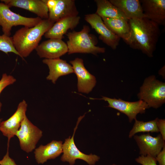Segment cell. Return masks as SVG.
Listing matches in <instances>:
<instances>
[{"label": "cell", "instance_id": "cell-1", "mask_svg": "<svg viewBox=\"0 0 165 165\" xmlns=\"http://www.w3.org/2000/svg\"><path fill=\"white\" fill-rule=\"evenodd\" d=\"M128 23L130 36L127 44L148 57H152L160 35L159 25L145 17L131 19Z\"/></svg>", "mask_w": 165, "mask_h": 165}, {"label": "cell", "instance_id": "cell-2", "mask_svg": "<svg viewBox=\"0 0 165 165\" xmlns=\"http://www.w3.org/2000/svg\"><path fill=\"white\" fill-rule=\"evenodd\" d=\"M54 23L48 19H42L33 27H24L16 32L12 37L13 44L21 58L28 57L35 50L42 36Z\"/></svg>", "mask_w": 165, "mask_h": 165}, {"label": "cell", "instance_id": "cell-3", "mask_svg": "<svg viewBox=\"0 0 165 165\" xmlns=\"http://www.w3.org/2000/svg\"><path fill=\"white\" fill-rule=\"evenodd\" d=\"M90 30L88 26L84 25L80 31H73L67 34L68 54L79 53L96 55L105 52V48L96 46L97 43L96 38L89 33Z\"/></svg>", "mask_w": 165, "mask_h": 165}, {"label": "cell", "instance_id": "cell-4", "mask_svg": "<svg viewBox=\"0 0 165 165\" xmlns=\"http://www.w3.org/2000/svg\"><path fill=\"white\" fill-rule=\"evenodd\" d=\"M138 97L149 108H157L165 102V83L157 79L153 75L146 78L140 88Z\"/></svg>", "mask_w": 165, "mask_h": 165}, {"label": "cell", "instance_id": "cell-5", "mask_svg": "<svg viewBox=\"0 0 165 165\" xmlns=\"http://www.w3.org/2000/svg\"><path fill=\"white\" fill-rule=\"evenodd\" d=\"M9 6L0 2V26L2 27L3 34L10 36L12 27L19 25L29 28L38 24L42 20L39 17H28L15 13Z\"/></svg>", "mask_w": 165, "mask_h": 165}, {"label": "cell", "instance_id": "cell-6", "mask_svg": "<svg viewBox=\"0 0 165 165\" xmlns=\"http://www.w3.org/2000/svg\"><path fill=\"white\" fill-rule=\"evenodd\" d=\"M85 115L80 116L74 130L72 136L65 139L62 145L63 154L61 160L63 162H67L70 165H73L77 159H81L86 161L89 165H94L99 161L100 157L94 154L87 155L81 152L76 146L74 141V136L79 124Z\"/></svg>", "mask_w": 165, "mask_h": 165}, {"label": "cell", "instance_id": "cell-7", "mask_svg": "<svg viewBox=\"0 0 165 165\" xmlns=\"http://www.w3.org/2000/svg\"><path fill=\"white\" fill-rule=\"evenodd\" d=\"M42 135V131L32 123L26 116L15 136L19 140L21 149L29 153L35 149Z\"/></svg>", "mask_w": 165, "mask_h": 165}, {"label": "cell", "instance_id": "cell-8", "mask_svg": "<svg viewBox=\"0 0 165 165\" xmlns=\"http://www.w3.org/2000/svg\"><path fill=\"white\" fill-rule=\"evenodd\" d=\"M99 99L107 101L108 104V107L116 109L125 114L130 123L136 119L138 114L145 113L146 110L149 108L147 104L141 100L129 102L120 99L111 98L106 97H102Z\"/></svg>", "mask_w": 165, "mask_h": 165}, {"label": "cell", "instance_id": "cell-9", "mask_svg": "<svg viewBox=\"0 0 165 165\" xmlns=\"http://www.w3.org/2000/svg\"><path fill=\"white\" fill-rule=\"evenodd\" d=\"M84 19L99 34L100 39L112 49H116L120 38L107 27L100 16L95 13L85 15Z\"/></svg>", "mask_w": 165, "mask_h": 165}, {"label": "cell", "instance_id": "cell-10", "mask_svg": "<svg viewBox=\"0 0 165 165\" xmlns=\"http://www.w3.org/2000/svg\"><path fill=\"white\" fill-rule=\"evenodd\" d=\"M74 73L77 78V88L79 92L88 94L96 85L95 77L91 74L84 66L83 61L81 58H76L70 61Z\"/></svg>", "mask_w": 165, "mask_h": 165}, {"label": "cell", "instance_id": "cell-11", "mask_svg": "<svg viewBox=\"0 0 165 165\" xmlns=\"http://www.w3.org/2000/svg\"><path fill=\"white\" fill-rule=\"evenodd\" d=\"M28 104L24 100L18 104L16 110L8 119L0 123V131L8 138V146L11 138L16 135L21 123L26 116Z\"/></svg>", "mask_w": 165, "mask_h": 165}, {"label": "cell", "instance_id": "cell-12", "mask_svg": "<svg viewBox=\"0 0 165 165\" xmlns=\"http://www.w3.org/2000/svg\"><path fill=\"white\" fill-rule=\"evenodd\" d=\"M134 138L141 155H149L155 158L165 146V140L160 134L153 137L148 133L140 135H134Z\"/></svg>", "mask_w": 165, "mask_h": 165}, {"label": "cell", "instance_id": "cell-13", "mask_svg": "<svg viewBox=\"0 0 165 165\" xmlns=\"http://www.w3.org/2000/svg\"><path fill=\"white\" fill-rule=\"evenodd\" d=\"M35 50L40 58L47 59L60 58L68 52L67 43L62 39L55 38L42 42Z\"/></svg>", "mask_w": 165, "mask_h": 165}, {"label": "cell", "instance_id": "cell-14", "mask_svg": "<svg viewBox=\"0 0 165 165\" xmlns=\"http://www.w3.org/2000/svg\"><path fill=\"white\" fill-rule=\"evenodd\" d=\"M145 17L159 26L165 24V0H141Z\"/></svg>", "mask_w": 165, "mask_h": 165}, {"label": "cell", "instance_id": "cell-15", "mask_svg": "<svg viewBox=\"0 0 165 165\" xmlns=\"http://www.w3.org/2000/svg\"><path fill=\"white\" fill-rule=\"evenodd\" d=\"M9 8L15 7L28 10L42 19L49 18V11L44 0H2Z\"/></svg>", "mask_w": 165, "mask_h": 165}, {"label": "cell", "instance_id": "cell-16", "mask_svg": "<svg viewBox=\"0 0 165 165\" xmlns=\"http://www.w3.org/2000/svg\"><path fill=\"white\" fill-rule=\"evenodd\" d=\"M80 17L78 16L69 17L61 19L55 22L45 34L47 38L62 39L69 29L72 30L79 24Z\"/></svg>", "mask_w": 165, "mask_h": 165}, {"label": "cell", "instance_id": "cell-17", "mask_svg": "<svg viewBox=\"0 0 165 165\" xmlns=\"http://www.w3.org/2000/svg\"><path fill=\"white\" fill-rule=\"evenodd\" d=\"M74 0H57L53 8L49 12L48 19L55 23L65 18L78 16Z\"/></svg>", "mask_w": 165, "mask_h": 165}, {"label": "cell", "instance_id": "cell-18", "mask_svg": "<svg viewBox=\"0 0 165 165\" xmlns=\"http://www.w3.org/2000/svg\"><path fill=\"white\" fill-rule=\"evenodd\" d=\"M42 62L48 66L49 74L46 77L47 80H50L55 84L57 79L60 76L74 73L71 65L66 61L58 58L52 59H44Z\"/></svg>", "mask_w": 165, "mask_h": 165}, {"label": "cell", "instance_id": "cell-19", "mask_svg": "<svg viewBox=\"0 0 165 165\" xmlns=\"http://www.w3.org/2000/svg\"><path fill=\"white\" fill-rule=\"evenodd\" d=\"M62 141L53 140L46 145H40L34 152L36 162L43 164L47 160L56 158L63 152Z\"/></svg>", "mask_w": 165, "mask_h": 165}, {"label": "cell", "instance_id": "cell-20", "mask_svg": "<svg viewBox=\"0 0 165 165\" xmlns=\"http://www.w3.org/2000/svg\"><path fill=\"white\" fill-rule=\"evenodd\" d=\"M109 1L120 10L129 20L145 17L140 0H110Z\"/></svg>", "mask_w": 165, "mask_h": 165}, {"label": "cell", "instance_id": "cell-21", "mask_svg": "<svg viewBox=\"0 0 165 165\" xmlns=\"http://www.w3.org/2000/svg\"><path fill=\"white\" fill-rule=\"evenodd\" d=\"M101 18L104 24L110 31L127 43L130 36L129 20L120 18Z\"/></svg>", "mask_w": 165, "mask_h": 165}, {"label": "cell", "instance_id": "cell-22", "mask_svg": "<svg viewBox=\"0 0 165 165\" xmlns=\"http://www.w3.org/2000/svg\"><path fill=\"white\" fill-rule=\"evenodd\" d=\"M97 9L96 13L102 18H123L129 20L117 8L107 0H95Z\"/></svg>", "mask_w": 165, "mask_h": 165}, {"label": "cell", "instance_id": "cell-23", "mask_svg": "<svg viewBox=\"0 0 165 165\" xmlns=\"http://www.w3.org/2000/svg\"><path fill=\"white\" fill-rule=\"evenodd\" d=\"M135 121L133 128L129 133L130 138L139 132L158 133L159 132L156 125L157 118L148 122L139 121L137 119Z\"/></svg>", "mask_w": 165, "mask_h": 165}, {"label": "cell", "instance_id": "cell-24", "mask_svg": "<svg viewBox=\"0 0 165 165\" xmlns=\"http://www.w3.org/2000/svg\"><path fill=\"white\" fill-rule=\"evenodd\" d=\"M0 51L7 54L13 53L20 57L13 45L12 37L4 34L0 35Z\"/></svg>", "mask_w": 165, "mask_h": 165}, {"label": "cell", "instance_id": "cell-25", "mask_svg": "<svg viewBox=\"0 0 165 165\" xmlns=\"http://www.w3.org/2000/svg\"><path fill=\"white\" fill-rule=\"evenodd\" d=\"M16 81V79L12 75L6 73L3 74L0 80V94L7 86L13 84ZM2 104L0 102V112L1 110Z\"/></svg>", "mask_w": 165, "mask_h": 165}, {"label": "cell", "instance_id": "cell-26", "mask_svg": "<svg viewBox=\"0 0 165 165\" xmlns=\"http://www.w3.org/2000/svg\"><path fill=\"white\" fill-rule=\"evenodd\" d=\"M135 161L142 165H157L155 158L149 155H141L136 158Z\"/></svg>", "mask_w": 165, "mask_h": 165}, {"label": "cell", "instance_id": "cell-27", "mask_svg": "<svg viewBox=\"0 0 165 165\" xmlns=\"http://www.w3.org/2000/svg\"><path fill=\"white\" fill-rule=\"evenodd\" d=\"M8 148L6 154L0 160V165H17L14 160L9 157Z\"/></svg>", "mask_w": 165, "mask_h": 165}, {"label": "cell", "instance_id": "cell-28", "mask_svg": "<svg viewBox=\"0 0 165 165\" xmlns=\"http://www.w3.org/2000/svg\"><path fill=\"white\" fill-rule=\"evenodd\" d=\"M156 125L160 134L163 139L165 140V120L157 118Z\"/></svg>", "mask_w": 165, "mask_h": 165}, {"label": "cell", "instance_id": "cell-29", "mask_svg": "<svg viewBox=\"0 0 165 165\" xmlns=\"http://www.w3.org/2000/svg\"><path fill=\"white\" fill-rule=\"evenodd\" d=\"M159 165H165V145L155 157Z\"/></svg>", "mask_w": 165, "mask_h": 165}, {"label": "cell", "instance_id": "cell-30", "mask_svg": "<svg viewBox=\"0 0 165 165\" xmlns=\"http://www.w3.org/2000/svg\"><path fill=\"white\" fill-rule=\"evenodd\" d=\"M2 119L0 118V123H1V122L2 121Z\"/></svg>", "mask_w": 165, "mask_h": 165}, {"label": "cell", "instance_id": "cell-31", "mask_svg": "<svg viewBox=\"0 0 165 165\" xmlns=\"http://www.w3.org/2000/svg\"><path fill=\"white\" fill-rule=\"evenodd\" d=\"M112 165H118L116 164H113Z\"/></svg>", "mask_w": 165, "mask_h": 165}]
</instances>
